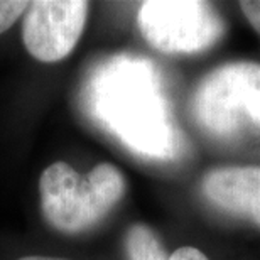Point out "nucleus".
Wrapping results in <instances>:
<instances>
[{
    "mask_svg": "<svg viewBox=\"0 0 260 260\" xmlns=\"http://www.w3.org/2000/svg\"><path fill=\"white\" fill-rule=\"evenodd\" d=\"M91 91L98 118L132 150L157 159L178 154L179 135L149 63L112 59L93 80Z\"/></svg>",
    "mask_w": 260,
    "mask_h": 260,
    "instance_id": "obj_1",
    "label": "nucleus"
},
{
    "mask_svg": "<svg viewBox=\"0 0 260 260\" xmlns=\"http://www.w3.org/2000/svg\"><path fill=\"white\" fill-rule=\"evenodd\" d=\"M39 193L43 216L54 230L80 233L100 223L122 200L125 178L107 162L83 176L59 160L44 169Z\"/></svg>",
    "mask_w": 260,
    "mask_h": 260,
    "instance_id": "obj_2",
    "label": "nucleus"
},
{
    "mask_svg": "<svg viewBox=\"0 0 260 260\" xmlns=\"http://www.w3.org/2000/svg\"><path fill=\"white\" fill-rule=\"evenodd\" d=\"M193 113L216 139L260 134V64L240 61L211 71L194 93Z\"/></svg>",
    "mask_w": 260,
    "mask_h": 260,
    "instance_id": "obj_3",
    "label": "nucleus"
},
{
    "mask_svg": "<svg viewBox=\"0 0 260 260\" xmlns=\"http://www.w3.org/2000/svg\"><path fill=\"white\" fill-rule=\"evenodd\" d=\"M137 25L145 41L162 53H198L223 34L211 4L200 0H149L140 4Z\"/></svg>",
    "mask_w": 260,
    "mask_h": 260,
    "instance_id": "obj_4",
    "label": "nucleus"
},
{
    "mask_svg": "<svg viewBox=\"0 0 260 260\" xmlns=\"http://www.w3.org/2000/svg\"><path fill=\"white\" fill-rule=\"evenodd\" d=\"M90 4L81 0H36L22 20V41L43 63H58L75 49L85 29Z\"/></svg>",
    "mask_w": 260,
    "mask_h": 260,
    "instance_id": "obj_5",
    "label": "nucleus"
},
{
    "mask_svg": "<svg viewBox=\"0 0 260 260\" xmlns=\"http://www.w3.org/2000/svg\"><path fill=\"white\" fill-rule=\"evenodd\" d=\"M203 191L216 206L247 216L260 226V168L235 166L206 174Z\"/></svg>",
    "mask_w": 260,
    "mask_h": 260,
    "instance_id": "obj_6",
    "label": "nucleus"
},
{
    "mask_svg": "<svg viewBox=\"0 0 260 260\" xmlns=\"http://www.w3.org/2000/svg\"><path fill=\"white\" fill-rule=\"evenodd\" d=\"M125 248L128 260H169L157 235L140 223H135L127 230Z\"/></svg>",
    "mask_w": 260,
    "mask_h": 260,
    "instance_id": "obj_7",
    "label": "nucleus"
},
{
    "mask_svg": "<svg viewBox=\"0 0 260 260\" xmlns=\"http://www.w3.org/2000/svg\"><path fill=\"white\" fill-rule=\"evenodd\" d=\"M29 4L25 0H0V34L12 27L15 20L25 14Z\"/></svg>",
    "mask_w": 260,
    "mask_h": 260,
    "instance_id": "obj_8",
    "label": "nucleus"
},
{
    "mask_svg": "<svg viewBox=\"0 0 260 260\" xmlns=\"http://www.w3.org/2000/svg\"><path fill=\"white\" fill-rule=\"evenodd\" d=\"M240 9L248 22L252 24V27L260 34V0H245V2H240Z\"/></svg>",
    "mask_w": 260,
    "mask_h": 260,
    "instance_id": "obj_9",
    "label": "nucleus"
},
{
    "mask_svg": "<svg viewBox=\"0 0 260 260\" xmlns=\"http://www.w3.org/2000/svg\"><path fill=\"white\" fill-rule=\"evenodd\" d=\"M169 260H208V257L194 247H181L169 257Z\"/></svg>",
    "mask_w": 260,
    "mask_h": 260,
    "instance_id": "obj_10",
    "label": "nucleus"
},
{
    "mask_svg": "<svg viewBox=\"0 0 260 260\" xmlns=\"http://www.w3.org/2000/svg\"><path fill=\"white\" fill-rule=\"evenodd\" d=\"M19 260H66V258H54V257H43V255H29V257H22Z\"/></svg>",
    "mask_w": 260,
    "mask_h": 260,
    "instance_id": "obj_11",
    "label": "nucleus"
}]
</instances>
